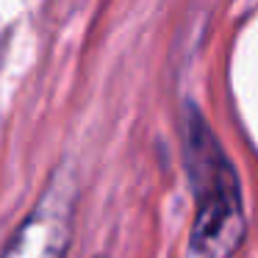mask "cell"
<instances>
[{
	"label": "cell",
	"mask_w": 258,
	"mask_h": 258,
	"mask_svg": "<svg viewBox=\"0 0 258 258\" xmlns=\"http://www.w3.org/2000/svg\"><path fill=\"white\" fill-rule=\"evenodd\" d=\"M180 147L195 200L183 258H233L247 236V208L236 164L191 100L180 111Z\"/></svg>",
	"instance_id": "cell-1"
},
{
	"label": "cell",
	"mask_w": 258,
	"mask_h": 258,
	"mask_svg": "<svg viewBox=\"0 0 258 258\" xmlns=\"http://www.w3.org/2000/svg\"><path fill=\"white\" fill-rule=\"evenodd\" d=\"M78 211V169L61 158L50 169L31 211L14 228L0 258H67Z\"/></svg>",
	"instance_id": "cell-2"
},
{
	"label": "cell",
	"mask_w": 258,
	"mask_h": 258,
	"mask_svg": "<svg viewBox=\"0 0 258 258\" xmlns=\"http://www.w3.org/2000/svg\"><path fill=\"white\" fill-rule=\"evenodd\" d=\"M95 258H103V255H95Z\"/></svg>",
	"instance_id": "cell-3"
}]
</instances>
